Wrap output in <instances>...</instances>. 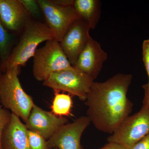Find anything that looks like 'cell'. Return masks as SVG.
Instances as JSON below:
<instances>
[{
    "instance_id": "cell-1",
    "label": "cell",
    "mask_w": 149,
    "mask_h": 149,
    "mask_svg": "<svg viewBox=\"0 0 149 149\" xmlns=\"http://www.w3.org/2000/svg\"><path fill=\"white\" fill-rule=\"evenodd\" d=\"M133 75L118 73L93 82L85 101L87 116L97 130L111 134L130 115L133 104L127 97Z\"/></svg>"
},
{
    "instance_id": "cell-2",
    "label": "cell",
    "mask_w": 149,
    "mask_h": 149,
    "mask_svg": "<svg viewBox=\"0 0 149 149\" xmlns=\"http://www.w3.org/2000/svg\"><path fill=\"white\" fill-rule=\"evenodd\" d=\"M54 39L53 34L45 23L30 19L23 29L17 45L2 66L3 72L24 66L33 57L40 44Z\"/></svg>"
},
{
    "instance_id": "cell-3",
    "label": "cell",
    "mask_w": 149,
    "mask_h": 149,
    "mask_svg": "<svg viewBox=\"0 0 149 149\" xmlns=\"http://www.w3.org/2000/svg\"><path fill=\"white\" fill-rule=\"evenodd\" d=\"M20 68L6 71L0 76V103L25 123L35 103L22 87L18 77Z\"/></svg>"
},
{
    "instance_id": "cell-4",
    "label": "cell",
    "mask_w": 149,
    "mask_h": 149,
    "mask_svg": "<svg viewBox=\"0 0 149 149\" xmlns=\"http://www.w3.org/2000/svg\"><path fill=\"white\" fill-rule=\"evenodd\" d=\"M72 65L55 39L46 42L33 56V74L36 80L45 81L52 73L68 69Z\"/></svg>"
},
{
    "instance_id": "cell-5",
    "label": "cell",
    "mask_w": 149,
    "mask_h": 149,
    "mask_svg": "<svg viewBox=\"0 0 149 149\" xmlns=\"http://www.w3.org/2000/svg\"><path fill=\"white\" fill-rule=\"evenodd\" d=\"M94 82L84 72L72 66L52 73L43 85L55 92L64 91L85 102Z\"/></svg>"
},
{
    "instance_id": "cell-6",
    "label": "cell",
    "mask_w": 149,
    "mask_h": 149,
    "mask_svg": "<svg viewBox=\"0 0 149 149\" xmlns=\"http://www.w3.org/2000/svg\"><path fill=\"white\" fill-rule=\"evenodd\" d=\"M149 134V109L143 105L138 112L126 118L107 141L128 149Z\"/></svg>"
},
{
    "instance_id": "cell-7",
    "label": "cell",
    "mask_w": 149,
    "mask_h": 149,
    "mask_svg": "<svg viewBox=\"0 0 149 149\" xmlns=\"http://www.w3.org/2000/svg\"><path fill=\"white\" fill-rule=\"evenodd\" d=\"M46 25L50 29L55 39L61 42L68 29L80 19L73 6H61L49 0H37Z\"/></svg>"
},
{
    "instance_id": "cell-8",
    "label": "cell",
    "mask_w": 149,
    "mask_h": 149,
    "mask_svg": "<svg viewBox=\"0 0 149 149\" xmlns=\"http://www.w3.org/2000/svg\"><path fill=\"white\" fill-rule=\"evenodd\" d=\"M91 29L88 22L79 19L70 25L59 42L72 66L91 37L90 35Z\"/></svg>"
},
{
    "instance_id": "cell-9",
    "label": "cell",
    "mask_w": 149,
    "mask_h": 149,
    "mask_svg": "<svg viewBox=\"0 0 149 149\" xmlns=\"http://www.w3.org/2000/svg\"><path fill=\"white\" fill-rule=\"evenodd\" d=\"M91 123L88 116L78 118L72 123L65 124L48 140L50 149H82L80 141L82 134Z\"/></svg>"
},
{
    "instance_id": "cell-10",
    "label": "cell",
    "mask_w": 149,
    "mask_h": 149,
    "mask_svg": "<svg viewBox=\"0 0 149 149\" xmlns=\"http://www.w3.org/2000/svg\"><path fill=\"white\" fill-rule=\"evenodd\" d=\"M68 120L66 118L56 115L34 104L25 125L28 130L40 134L48 141L67 124Z\"/></svg>"
},
{
    "instance_id": "cell-11",
    "label": "cell",
    "mask_w": 149,
    "mask_h": 149,
    "mask_svg": "<svg viewBox=\"0 0 149 149\" xmlns=\"http://www.w3.org/2000/svg\"><path fill=\"white\" fill-rule=\"evenodd\" d=\"M107 57V54L102 49L100 44L91 37L73 66L84 72L94 81Z\"/></svg>"
},
{
    "instance_id": "cell-12",
    "label": "cell",
    "mask_w": 149,
    "mask_h": 149,
    "mask_svg": "<svg viewBox=\"0 0 149 149\" xmlns=\"http://www.w3.org/2000/svg\"><path fill=\"white\" fill-rule=\"evenodd\" d=\"M30 16L19 0H0V19L7 29L13 32L24 29Z\"/></svg>"
},
{
    "instance_id": "cell-13",
    "label": "cell",
    "mask_w": 149,
    "mask_h": 149,
    "mask_svg": "<svg viewBox=\"0 0 149 149\" xmlns=\"http://www.w3.org/2000/svg\"><path fill=\"white\" fill-rule=\"evenodd\" d=\"M3 149H30L28 129L16 115L12 113L10 122L3 133Z\"/></svg>"
},
{
    "instance_id": "cell-14",
    "label": "cell",
    "mask_w": 149,
    "mask_h": 149,
    "mask_svg": "<svg viewBox=\"0 0 149 149\" xmlns=\"http://www.w3.org/2000/svg\"><path fill=\"white\" fill-rule=\"evenodd\" d=\"M72 6L80 18L88 22L91 29L96 28L101 12L100 1L74 0Z\"/></svg>"
},
{
    "instance_id": "cell-15",
    "label": "cell",
    "mask_w": 149,
    "mask_h": 149,
    "mask_svg": "<svg viewBox=\"0 0 149 149\" xmlns=\"http://www.w3.org/2000/svg\"><path fill=\"white\" fill-rule=\"evenodd\" d=\"M72 107V98L69 94L55 92L51 109L52 112L59 116L69 115Z\"/></svg>"
},
{
    "instance_id": "cell-16",
    "label": "cell",
    "mask_w": 149,
    "mask_h": 149,
    "mask_svg": "<svg viewBox=\"0 0 149 149\" xmlns=\"http://www.w3.org/2000/svg\"><path fill=\"white\" fill-rule=\"evenodd\" d=\"M11 41L10 35L0 19V59L1 67L10 54Z\"/></svg>"
},
{
    "instance_id": "cell-17",
    "label": "cell",
    "mask_w": 149,
    "mask_h": 149,
    "mask_svg": "<svg viewBox=\"0 0 149 149\" xmlns=\"http://www.w3.org/2000/svg\"><path fill=\"white\" fill-rule=\"evenodd\" d=\"M28 137L30 149H50L47 141L40 134L28 130Z\"/></svg>"
},
{
    "instance_id": "cell-18",
    "label": "cell",
    "mask_w": 149,
    "mask_h": 149,
    "mask_svg": "<svg viewBox=\"0 0 149 149\" xmlns=\"http://www.w3.org/2000/svg\"><path fill=\"white\" fill-rule=\"evenodd\" d=\"M12 113L6 109L0 103V149H3L1 140L3 133L11 120Z\"/></svg>"
},
{
    "instance_id": "cell-19",
    "label": "cell",
    "mask_w": 149,
    "mask_h": 149,
    "mask_svg": "<svg viewBox=\"0 0 149 149\" xmlns=\"http://www.w3.org/2000/svg\"><path fill=\"white\" fill-rule=\"evenodd\" d=\"M25 10L30 16L39 17L42 11L37 1L35 0H19Z\"/></svg>"
},
{
    "instance_id": "cell-20",
    "label": "cell",
    "mask_w": 149,
    "mask_h": 149,
    "mask_svg": "<svg viewBox=\"0 0 149 149\" xmlns=\"http://www.w3.org/2000/svg\"><path fill=\"white\" fill-rule=\"evenodd\" d=\"M143 60L148 77L149 85V39L144 40L142 45Z\"/></svg>"
},
{
    "instance_id": "cell-21",
    "label": "cell",
    "mask_w": 149,
    "mask_h": 149,
    "mask_svg": "<svg viewBox=\"0 0 149 149\" xmlns=\"http://www.w3.org/2000/svg\"><path fill=\"white\" fill-rule=\"evenodd\" d=\"M128 149H149V134Z\"/></svg>"
},
{
    "instance_id": "cell-22",
    "label": "cell",
    "mask_w": 149,
    "mask_h": 149,
    "mask_svg": "<svg viewBox=\"0 0 149 149\" xmlns=\"http://www.w3.org/2000/svg\"><path fill=\"white\" fill-rule=\"evenodd\" d=\"M143 88L145 91L143 105L146 106L149 109V85L148 83L143 85Z\"/></svg>"
},
{
    "instance_id": "cell-23",
    "label": "cell",
    "mask_w": 149,
    "mask_h": 149,
    "mask_svg": "<svg viewBox=\"0 0 149 149\" xmlns=\"http://www.w3.org/2000/svg\"><path fill=\"white\" fill-rule=\"evenodd\" d=\"M99 149H127L125 147L121 145L114 143H108L107 144L105 145Z\"/></svg>"
},
{
    "instance_id": "cell-24",
    "label": "cell",
    "mask_w": 149,
    "mask_h": 149,
    "mask_svg": "<svg viewBox=\"0 0 149 149\" xmlns=\"http://www.w3.org/2000/svg\"><path fill=\"white\" fill-rule=\"evenodd\" d=\"M2 70L1 63L0 62V76L2 74Z\"/></svg>"
},
{
    "instance_id": "cell-25",
    "label": "cell",
    "mask_w": 149,
    "mask_h": 149,
    "mask_svg": "<svg viewBox=\"0 0 149 149\" xmlns=\"http://www.w3.org/2000/svg\"><path fill=\"white\" fill-rule=\"evenodd\" d=\"M54 149H58L57 148H54Z\"/></svg>"
}]
</instances>
